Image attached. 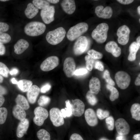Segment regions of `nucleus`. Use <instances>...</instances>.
Masks as SVG:
<instances>
[{
  "label": "nucleus",
  "mask_w": 140,
  "mask_h": 140,
  "mask_svg": "<svg viewBox=\"0 0 140 140\" xmlns=\"http://www.w3.org/2000/svg\"><path fill=\"white\" fill-rule=\"evenodd\" d=\"M46 26L43 23L37 21L30 22L25 26L24 31L27 35L34 37L39 36L45 32Z\"/></svg>",
  "instance_id": "1"
},
{
  "label": "nucleus",
  "mask_w": 140,
  "mask_h": 140,
  "mask_svg": "<svg viewBox=\"0 0 140 140\" xmlns=\"http://www.w3.org/2000/svg\"><path fill=\"white\" fill-rule=\"evenodd\" d=\"M66 31L62 27H60L48 32L46 39L47 42L51 44L56 45L60 43L65 37Z\"/></svg>",
  "instance_id": "2"
},
{
  "label": "nucleus",
  "mask_w": 140,
  "mask_h": 140,
  "mask_svg": "<svg viewBox=\"0 0 140 140\" xmlns=\"http://www.w3.org/2000/svg\"><path fill=\"white\" fill-rule=\"evenodd\" d=\"M108 29L109 26L107 23H100L93 31L92 37L97 43H104L107 38Z\"/></svg>",
  "instance_id": "3"
},
{
  "label": "nucleus",
  "mask_w": 140,
  "mask_h": 140,
  "mask_svg": "<svg viewBox=\"0 0 140 140\" xmlns=\"http://www.w3.org/2000/svg\"><path fill=\"white\" fill-rule=\"evenodd\" d=\"M88 28V25L86 23H78L69 29L67 34V38L70 41H73L86 32Z\"/></svg>",
  "instance_id": "4"
},
{
  "label": "nucleus",
  "mask_w": 140,
  "mask_h": 140,
  "mask_svg": "<svg viewBox=\"0 0 140 140\" xmlns=\"http://www.w3.org/2000/svg\"><path fill=\"white\" fill-rule=\"evenodd\" d=\"M115 79L118 87L123 89L128 88L131 81L130 76L127 72L123 71L117 72L115 75Z\"/></svg>",
  "instance_id": "5"
},
{
  "label": "nucleus",
  "mask_w": 140,
  "mask_h": 140,
  "mask_svg": "<svg viewBox=\"0 0 140 140\" xmlns=\"http://www.w3.org/2000/svg\"><path fill=\"white\" fill-rule=\"evenodd\" d=\"M34 112L35 115L33 118L34 122L38 126L42 125L48 117V111L43 107L38 106L35 109Z\"/></svg>",
  "instance_id": "6"
},
{
  "label": "nucleus",
  "mask_w": 140,
  "mask_h": 140,
  "mask_svg": "<svg viewBox=\"0 0 140 140\" xmlns=\"http://www.w3.org/2000/svg\"><path fill=\"white\" fill-rule=\"evenodd\" d=\"M49 115L51 121L55 127H59L64 124V118L61 110L59 108H51L50 111Z\"/></svg>",
  "instance_id": "7"
},
{
  "label": "nucleus",
  "mask_w": 140,
  "mask_h": 140,
  "mask_svg": "<svg viewBox=\"0 0 140 140\" xmlns=\"http://www.w3.org/2000/svg\"><path fill=\"white\" fill-rule=\"evenodd\" d=\"M88 45L87 38L85 36L79 37L75 42L73 47V51L76 55L82 54L86 50Z\"/></svg>",
  "instance_id": "8"
},
{
  "label": "nucleus",
  "mask_w": 140,
  "mask_h": 140,
  "mask_svg": "<svg viewBox=\"0 0 140 140\" xmlns=\"http://www.w3.org/2000/svg\"><path fill=\"white\" fill-rule=\"evenodd\" d=\"M59 63L58 58L55 56L49 57L41 63L40 66L41 69L44 71L51 70L58 66Z\"/></svg>",
  "instance_id": "9"
},
{
  "label": "nucleus",
  "mask_w": 140,
  "mask_h": 140,
  "mask_svg": "<svg viewBox=\"0 0 140 140\" xmlns=\"http://www.w3.org/2000/svg\"><path fill=\"white\" fill-rule=\"evenodd\" d=\"M130 32L129 27L126 25L122 26L118 28L117 35L118 37L117 40L119 44L124 45L128 43Z\"/></svg>",
  "instance_id": "10"
},
{
  "label": "nucleus",
  "mask_w": 140,
  "mask_h": 140,
  "mask_svg": "<svg viewBox=\"0 0 140 140\" xmlns=\"http://www.w3.org/2000/svg\"><path fill=\"white\" fill-rule=\"evenodd\" d=\"M55 12L54 6L50 5L41 10L40 15L44 22L46 24H48L54 21Z\"/></svg>",
  "instance_id": "11"
},
{
  "label": "nucleus",
  "mask_w": 140,
  "mask_h": 140,
  "mask_svg": "<svg viewBox=\"0 0 140 140\" xmlns=\"http://www.w3.org/2000/svg\"><path fill=\"white\" fill-rule=\"evenodd\" d=\"M75 67V63L72 58L68 57L65 59L64 63L63 69L67 77L70 78L74 75Z\"/></svg>",
  "instance_id": "12"
},
{
  "label": "nucleus",
  "mask_w": 140,
  "mask_h": 140,
  "mask_svg": "<svg viewBox=\"0 0 140 140\" xmlns=\"http://www.w3.org/2000/svg\"><path fill=\"white\" fill-rule=\"evenodd\" d=\"M72 115L76 117L81 116L84 113L85 105L81 100L76 99L72 100L71 103Z\"/></svg>",
  "instance_id": "13"
},
{
  "label": "nucleus",
  "mask_w": 140,
  "mask_h": 140,
  "mask_svg": "<svg viewBox=\"0 0 140 140\" xmlns=\"http://www.w3.org/2000/svg\"><path fill=\"white\" fill-rule=\"evenodd\" d=\"M116 129L118 134L124 135L128 134L130 131V127L126 120L120 118L115 121Z\"/></svg>",
  "instance_id": "14"
},
{
  "label": "nucleus",
  "mask_w": 140,
  "mask_h": 140,
  "mask_svg": "<svg viewBox=\"0 0 140 140\" xmlns=\"http://www.w3.org/2000/svg\"><path fill=\"white\" fill-rule=\"evenodd\" d=\"M95 13L99 18L103 19H109L113 14V10L110 6H107L104 8L102 5H99L96 7Z\"/></svg>",
  "instance_id": "15"
},
{
  "label": "nucleus",
  "mask_w": 140,
  "mask_h": 140,
  "mask_svg": "<svg viewBox=\"0 0 140 140\" xmlns=\"http://www.w3.org/2000/svg\"><path fill=\"white\" fill-rule=\"evenodd\" d=\"M85 116L87 124L90 126H94L98 123L97 116L94 110L90 108L86 110Z\"/></svg>",
  "instance_id": "16"
},
{
  "label": "nucleus",
  "mask_w": 140,
  "mask_h": 140,
  "mask_svg": "<svg viewBox=\"0 0 140 140\" xmlns=\"http://www.w3.org/2000/svg\"><path fill=\"white\" fill-rule=\"evenodd\" d=\"M105 49L107 52L111 53L116 57H119L121 54V48L114 41H110L108 42L105 45Z\"/></svg>",
  "instance_id": "17"
},
{
  "label": "nucleus",
  "mask_w": 140,
  "mask_h": 140,
  "mask_svg": "<svg viewBox=\"0 0 140 140\" xmlns=\"http://www.w3.org/2000/svg\"><path fill=\"white\" fill-rule=\"evenodd\" d=\"M40 92V89L37 86L32 85L27 92V97L29 102L34 104L36 102Z\"/></svg>",
  "instance_id": "18"
},
{
  "label": "nucleus",
  "mask_w": 140,
  "mask_h": 140,
  "mask_svg": "<svg viewBox=\"0 0 140 140\" xmlns=\"http://www.w3.org/2000/svg\"><path fill=\"white\" fill-rule=\"evenodd\" d=\"M29 121L27 118L20 121L18 125L16 132L17 137L21 138L23 137L28 129Z\"/></svg>",
  "instance_id": "19"
},
{
  "label": "nucleus",
  "mask_w": 140,
  "mask_h": 140,
  "mask_svg": "<svg viewBox=\"0 0 140 140\" xmlns=\"http://www.w3.org/2000/svg\"><path fill=\"white\" fill-rule=\"evenodd\" d=\"M61 5L64 11L69 15L73 14L76 9V5L74 0H63L61 3Z\"/></svg>",
  "instance_id": "20"
},
{
  "label": "nucleus",
  "mask_w": 140,
  "mask_h": 140,
  "mask_svg": "<svg viewBox=\"0 0 140 140\" xmlns=\"http://www.w3.org/2000/svg\"><path fill=\"white\" fill-rule=\"evenodd\" d=\"M29 46V44L26 40L22 39H20L14 45V52L17 54H20L26 50Z\"/></svg>",
  "instance_id": "21"
},
{
  "label": "nucleus",
  "mask_w": 140,
  "mask_h": 140,
  "mask_svg": "<svg viewBox=\"0 0 140 140\" xmlns=\"http://www.w3.org/2000/svg\"><path fill=\"white\" fill-rule=\"evenodd\" d=\"M100 82L97 78H92L90 80L89 83V91L92 93L97 94L100 88Z\"/></svg>",
  "instance_id": "22"
},
{
  "label": "nucleus",
  "mask_w": 140,
  "mask_h": 140,
  "mask_svg": "<svg viewBox=\"0 0 140 140\" xmlns=\"http://www.w3.org/2000/svg\"><path fill=\"white\" fill-rule=\"evenodd\" d=\"M12 113L13 116L20 121L26 118V114L24 109L17 104L13 107Z\"/></svg>",
  "instance_id": "23"
},
{
  "label": "nucleus",
  "mask_w": 140,
  "mask_h": 140,
  "mask_svg": "<svg viewBox=\"0 0 140 140\" xmlns=\"http://www.w3.org/2000/svg\"><path fill=\"white\" fill-rule=\"evenodd\" d=\"M38 12V9L31 3L28 4L24 11L26 16L29 19H32L34 17Z\"/></svg>",
  "instance_id": "24"
},
{
  "label": "nucleus",
  "mask_w": 140,
  "mask_h": 140,
  "mask_svg": "<svg viewBox=\"0 0 140 140\" xmlns=\"http://www.w3.org/2000/svg\"><path fill=\"white\" fill-rule=\"evenodd\" d=\"M140 46L136 42H132L130 45L129 47L130 53L128 57L129 60L133 61L135 60L136 54Z\"/></svg>",
  "instance_id": "25"
},
{
  "label": "nucleus",
  "mask_w": 140,
  "mask_h": 140,
  "mask_svg": "<svg viewBox=\"0 0 140 140\" xmlns=\"http://www.w3.org/2000/svg\"><path fill=\"white\" fill-rule=\"evenodd\" d=\"M15 101L17 104L20 106L24 110H27L30 108L29 104L27 100L23 95H18L16 98Z\"/></svg>",
  "instance_id": "26"
},
{
  "label": "nucleus",
  "mask_w": 140,
  "mask_h": 140,
  "mask_svg": "<svg viewBox=\"0 0 140 140\" xmlns=\"http://www.w3.org/2000/svg\"><path fill=\"white\" fill-rule=\"evenodd\" d=\"M32 81L26 79H22L18 81L17 84L18 87L22 92H27L32 86Z\"/></svg>",
  "instance_id": "27"
},
{
  "label": "nucleus",
  "mask_w": 140,
  "mask_h": 140,
  "mask_svg": "<svg viewBox=\"0 0 140 140\" xmlns=\"http://www.w3.org/2000/svg\"><path fill=\"white\" fill-rule=\"evenodd\" d=\"M132 118L138 121L140 120V105L138 103L133 104L130 109Z\"/></svg>",
  "instance_id": "28"
},
{
  "label": "nucleus",
  "mask_w": 140,
  "mask_h": 140,
  "mask_svg": "<svg viewBox=\"0 0 140 140\" xmlns=\"http://www.w3.org/2000/svg\"><path fill=\"white\" fill-rule=\"evenodd\" d=\"M65 103L66 107L64 109H62L61 111L64 118L70 117L72 115L71 104L68 100L66 101Z\"/></svg>",
  "instance_id": "29"
},
{
  "label": "nucleus",
  "mask_w": 140,
  "mask_h": 140,
  "mask_svg": "<svg viewBox=\"0 0 140 140\" xmlns=\"http://www.w3.org/2000/svg\"><path fill=\"white\" fill-rule=\"evenodd\" d=\"M36 135L39 140H51V139L50 134L44 129H41L38 130Z\"/></svg>",
  "instance_id": "30"
},
{
  "label": "nucleus",
  "mask_w": 140,
  "mask_h": 140,
  "mask_svg": "<svg viewBox=\"0 0 140 140\" xmlns=\"http://www.w3.org/2000/svg\"><path fill=\"white\" fill-rule=\"evenodd\" d=\"M107 89L111 92L109 98L111 101H114L117 99L119 97V92L116 88L113 86L107 84L106 85Z\"/></svg>",
  "instance_id": "31"
},
{
  "label": "nucleus",
  "mask_w": 140,
  "mask_h": 140,
  "mask_svg": "<svg viewBox=\"0 0 140 140\" xmlns=\"http://www.w3.org/2000/svg\"><path fill=\"white\" fill-rule=\"evenodd\" d=\"M32 3L38 9H42L50 5L47 0H33Z\"/></svg>",
  "instance_id": "32"
},
{
  "label": "nucleus",
  "mask_w": 140,
  "mask_h": 140,
  "mask_svg": "<svg viewBox=\"0 0 140 140\" xmlns=\"http://www.w3.org/2000/svg\"><path fill=\"white\" fill-rule=\"evenodd\" d=\"M86 97L88 103L92 106L95 105L97 102V99L94 94L89 90L87 92Z\"/></svg>",
  "instance_id": "33"
},
{
  "label": "nucleus",
  "mask_w": 140,
  "mask_h": 140,
  "mask_svg": "<svg viewBox=\"0 0 140 140\" xmlns=\"http://www.w3.org/2000/svg\"><path fill=\"white\" fill-rule=\"evenodd\" d=\"M50 100V98L48 96L44 95H41L38 99V103L39 106L44 107L48 105Z\"/></svg>",
  "instance_id": "34"
},
{
  "label": "nucleus",
  "mask_w": 140,
  "mask_h": 140,
  "mask_svg": "<svg viewBox=\"0 0 140 140\" xmlns=\"http://www.w3.org/2000/svg\"><path fill=\"white\" fill-rule=\"evenodd\" d=\"M87 53L88 55L94 59H101L103 56L101 53L93 49L89 50Z\"/></svg>",
  "instance_id": "35"
},
{
  "label": "nucleus",
  "mask_w": 140,
  "mask_h": 140,
  "mask_svg": "<svg viewBox=\"0 0 140 140\" xmlns=\"http://www.w3.org/2000/svg\"><path fill=\"white\" fill-rule=\"evenodd\" d=\"M109 112L107 110H104L99 108L96 111V115L98 118L100 120H103L109 116Z\"/></svg>",
  "instance_id": "36"
},
{
  "label": "nucleus",
  "mask_w": 140,
  "mask_h": 140,
  "mask_svg": "<svg viewBox=\"0 0 140 140\" xmlns=\"http://www.w3.org/2000/svg\"><path fill=\"white\" fill-rule=\"evenodd\" d=\"M8 115L7 109L4 107L0 108V124H4L6 120Z\"/></svg>",
  "instance_id": "37"
},
{
  "label": "nucleus",
  "mask_w": 140,
  "mask_h": 140,
  "mask_svg": "<svg viewBox=\"0 0 140 140\" xmlns=\"http://www.w3.org/2000/svg\"><path fill=\"white\" fill-rule=\"evenodd\" d=\"M11 40V37L8 34L0 32V44H3L8 43Z\"/></svg>",
  "instance_id": "38"
},
{
  "label": "nucleus",
  "mask_w": 140,
  "mask_h": 140,
  "mask_svg": "<svg viewBox=\"0 0 140 140\" xmlns=\"http://www.w3.org/2000/svg\"><path fill=\"white\" fill-rule=\"evenodd\" d=\"M85 58L86 61V65L87 68L89 71H91L93 69L94 59L88 55H86Z\"/></svg>",
  "instance_id": "39"
},
{
  "label": "nucleus",
  "mask_w": 140,
  "mask_h": 140,
  "mask_svg": "<svg viewBox=\"0 0 140 140\" xmlns=\"http://www.w3.org/2000/svg\"><path fill=\"white\" fill-rule=\"evenodd\" d=\"M9 69L4 63L0 62V75L5 77H8Z\"/></svg>",
  "instance_id": "40"
},
{
  "label": "nucleus",
  "mask_w": 140,
  "mask_h": 140,
  "mask_svg": "<svg viewBox=\"0 0 140 140\" xmlns=\"http://www.w3.org/2000/svg\"><path fill=\"white\" fill-rule=\"evenodd\" d=\"M103 77L108 84L113 86L115 85V82L110 77V73L108 70H106L104 71Z\"/></svg>",
  "instance_id": "41"
},
{
  "label": "nucleus",
  "mask_w": 140,
  "mask_h": 140,
  "mask_svg": "<svg viewBox=\"0 0 140 140\" xmlns=\"http://www.w3.org/2000/svg\"><path fill=\"white\" fill-rule=\"evenodd\" d=\"M105 121L108 129L110 130H113L114 125V120L113 117L111 116H109L106 118Z\"/></svg>",
  "instance_id": "42"
},
{
  "label": "nucleus",
  "mask_w": 140,
  "mask_h": 140,
  "mask_svg": "<svg viewBox=\"0 0 140 140\" xmlns=\"http://www.w3.org/2000/svg\"><path fill=\"white\" fill-rule=\"evenodd\" d=\"M9 26L7 23L3 22H0V32H5L8 30Z\"/></svg>",
  "instance_id": "43"
},
{
  "label": "nucleus",
  "mask_w": 140,
  "mask_h": 140,
  "mask_svg": "<svg viewBox=\"0 0 140 140\" xmlns=\"http://www.w3.org/2000/svg\"><path fill=\"white\" fill-rule=\"evenodd\" d=\"M51 88V85L49 83H47L41 87L40 92L42 93H45L49 91Z\"/></svg>",
  "instance_id": "44"
},
{
  "label": "nucleus",
  "mask_w": 140,
  "mask_h": 140,
  "mask_svg": "<svg viewBox=\"0 0 140 140\" xmlns=\"http://www.w3.org/2000/svg\"><path fill=\"white\" fill-rule=\"evenodd\" d=\"M87 70L85 68H80L75 71L74 75H83L87 73Z\"/></svg>",
  "instance_id": "45"
},
{
  "label": "nucleus",
  "mask_w": 140,
  "mask_h": 140,
  "mask_svg": "<svg viewBox=\"0 0 140 140\" xmlns=\"http://www.w3.org/2000/svg\"><path fill=\"white\" fill-rule=\"evenodd\" d=\"M69 140H84V139L79 134L76 133H74L71 135Z\"/></svg>",
  "instance_id": "46"
},
{
  "label": "nucleus",
  "mask_w": 140,
  "mask_h": 140,
  "mask_svg": "<svg viewBox=\"0 0 140 140\" xmlns=\"http://www.w3.org/2000/svg\"><path fill=\"white\" fill-rule=\"evenodd\" d=\"M95 68L98 70L102 71L104 70V67L102 62L99 61H96L95 64Z\"/></svg>",
  "instance_id": "47"
},
{
  "label": "nucleus",
  "mask_w": 140,
  "mask_h": 140,
  "mask_svg": "<svg viewBox=\"0 0 140 140\" xmlns=\"http://www.w3.org/2000/svg\"><path fill=\"white\" fill-rule=\"evenodd\" d=\"M120 3L125 5L128 4L132 3L134 0H117Z\"/></svg>",
  "instance_id": "48"
},
{
  "label": "nucleus",
  "mask_w": 140,
  "mask_h": 140,
  "mask_svg": "<svg viewBox=\"0 0 140 140\" xmlns=\"http://www.w3.org/2000/svg\"><path fill=\"white\" fill-rule=\"evenodd\" d=\"M5 48L3 44H0V55H4L5 53Z\"/></svg>",
  "instance_id": "49"
},
{
  "label": "nucleus",
  "mask_w": 140,
  "mask_h": 140,
  "mask_svg": "<svg viewBox=\"0 0 140 140\" xmlns=\"http://www.w3.org/2000/svg\"><path fill=\"white\" fill-rule=\"evenodd\" d=\"M7 93L6 89L4 87L0 85V95L5 94Z\"/></svg>",
  "instance_id": "50"
},
{
  "label": "nucleus",
  "mask_w": 140,
  "mask_h": 140,
  "mask_svg": "<svg viewBox=\"0 0 140 140\" xmlns=\"http://www.w3.org/2000/svg\"><path fill=\"white\" fill-rule=\"evenodd\" d=\"M18 72L19 71L17 69L14 68L10 71L9 73L11 75H15L17 74Z\"/></svg>",
  "instance_id": "51"
},
{
  "label": "nucleus",
  "mask_w": 140,
  "mask_h": 140,
  "mask_svg": "<svg viewBox=\"0 0 140 140\" xmlns=\"http://www.w3.org/2000/svg\"><path fill=\"white\" fill-rule=\"evenodd\" d=\"M124 135L118 134L116 137V140H126Z\"/></svg>",
  "instance_id": "52"
},
{
  "label": "nucleus",
  "mask_w": 140,
  "mask_h": 140,
  "mask_svg": "<svg viewBox=\"0 0 140 140\" xmlns=\"http://www.w3.org/2000/svg\"><path fill=\"white\" fill-rule=\"evenodd\" d=\"M135 84L136 86H140V74L138 75L137 77L136 78L135 81Z\"/></svg>",
  "instance_id": "53"
},
{
  "label": "nucleus",
  "mask_w": 140,
  "mask_h": 140,
  "mask_svg": "<svg viewBox=\"0 0 140 140\" xmlns=\"http://www.w3.org/2000/svg\"><path fill=\"white\" fill-rule=\"evenodd\" d=\"M5 101V99L3 96L0 95V107L3 105Z\"/></svg>",
  "instance_id": "54"
},
{
  "label": "nucleus",
  "mask_w": 140,
  "mask_h": 140,
  "mask_svg": "<svg viewBox=\"0 0 140 140\" xmlns=\"http://www.w3.org/2000/svg\"><path fill=\"white\" fill-rule=\"evenodd\" d=\"M133 138L135 140H140V134L134 135L133 136Z\"/></svg>",
  "instance_id": "55"
},
{
  "label": "nucleus",
  "mask_w": 140,
  "mask_h": 140,
  "mask_svg": "<svg viewBox=\"0 0 140 140\" xmlns=\"http://www.w3.org/2000/svg\"><path fill=\"white\" fill-rule=\"evenodd\" d=\"M47 1L50 3L52 4H56L59 1V0H48Z\"/></svg>",
  "instance_id": "56"
},
{
  "label": "nucleus",
  "mask_w": 140,
  "mask_h": 140,
  "mask_svg": "<svg viewBox=\"0 0 140 140\" xmlns=\"http://www.w3.org/2000/svg\"><path fill=\"white\" fill-rule=\"evenodd\" d=\"M12 83L13 84H17L18 81L15 78H13L11 79Z\"/></svg>",
  "instance_id": "57"
},
{
  "label": "nucleus",
  "mask_w": 140,
  "mask_h": 140,
  "mask_svg": "<svg viewBox=\"0 0 140 140\" xmlns=\"http://www.w3.org/2000/svg\"><path fill=\"white\" fill-rule=\"evenodd\" d=\"M137 43L139 45V46H140V36H138L136 39Z\"/></svg>",
  "instance_id": "58"
},
{
  "label": "nucleus",
  "mask_w": 140,
  "mask_h": 140,
  "mask_svg": "<svg viewBox=\"0 0 140 140\" xmlns=\"http://www.w3.org/2000/svg\"><path fill=\"white\" fill-rule=\"evenodd\" d=\"M3 80V77L0 75V83H2Z\"/></svg>",
  "instance_id": "59"
},
{
  "label": "nucleus",
  "mask_w": 140,
  "mask_h": 140,
  "mask_svg": "<svg viewBox=\"0 0 140 140\" xmlns=\"http://www.w3.org/2000/svg\"><path fill=\"white\" fill-rule=\"evenodd\" d=\"M138 12V14L140 15V6H139L137 8Z\"/></svg>",
  "instance_id": "60"
},
{
  "label": "nucleus",
  "mask_w": 140,
  "mask_h": 140,
  "mask_svg": "<svg viewBox=\"0 0 140 140\" xmlns=\"http://www.w3.org/2000/svg\"><path fill=\"white\" fill-rule=\"evenodd\" d=\"M99 140H109L105 138L102 137L100 138Z\"/></svg>",
  "instance_id": "61"
},
{
  "label": "nucleus",
  "mask_w": 140,
  "mask_h": 140,
  "mask_svg": "<svg viewBox=\"0 0 140 140\" xmlns=\"http://www.w3.org/2000/svg\"><path fill=\"white\" fill-rule=\"evenodd\" d=\"M9 1L8 0H0V1L2 2H5L7 1Z\"/></svg>",
  "instance_id": "62"
},
{
  "label": "nucleus",
  "mask_w": 140,
  "mask_h": 140,
  "mask_svg": "<svg viewBox=\"0 0 140 140\" xmlns=\"http://www.w3.org/2000/svg\"><path fill=\"white\" fill-rule=\"evenodd\" d=\"M139 22H140V18L139 19Z\"/></svg>",
  "instance_id": "63"
},
{
  "label": "nucleus",
  "mask_w": 140,
  "mask_h": 140,
  "mask_svg": "<svg viewBox=\"0 0 140 140\" xmlns=\"http://www.w3.org/2000/svg\"></svg>",
  "instance_id": "64"
}]
</instances>
